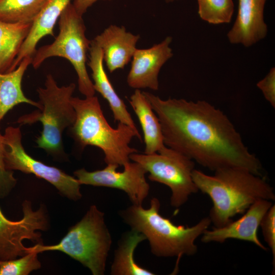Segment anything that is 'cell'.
I'll use <instances>...</instances> for the list:
<instances>
[{"label":"cell","mask_w":275,"mask_h":275,"mask_svg":"<svg viewBox=\"0 0 275 275\" xmlns=\"http://www.w3.org/2000/svg\"><path fill=\"white\" fill-rule=\"evenodd\" d=\"M143 92L159 119L166 146L213 171L239 167L261 176L260 161L221 110L205 100H164Z\"/></svg>","instance_id":"cell-1"},{"label":"cell","mask_w":275,"mask_h":275,"mask_svg":"<svg viewBox=\"0 0 275 275\" xmlns=\"http://www.w3.org/2000/svg\"><path fill=\"white\" fill-rule=\"evenodd\" d=\"M214 172L209 175L194 169L192 177L198 190L212 202L209 217L215 227L227 225L258 200H275L273 187L261 176L239 167L222 168Z\"/></svg>","instance_id":"cell-2"},{"label":"cell","mask_w":275,"mask_h":275,"mask_svg":"<svg viewBox=\"0 0 275 275\" xmlns=\"http://www.w3.org/2000/svg\"><path fill=\"white\" fill-rule=\"evenodd\" d=\"M160 202L153 198L148 208L132 205L120 215L132 230L143 234L149 242L151 253L158 257L179 258L197 253L196 240L211 224L209 217L191 227L176 226L159 213Z\"/></svg>","instance_id":"cell-3"},{"label":"cell","mask_w":275,"mask_h":275,"mask_svg":"<svg viewBox=\"0 0 275 275\" xmlns=\"http://www.w3.org/2000/svg\"><path fill=\"white\" fill-rule=\"evenodd\" d=\"M71 102L76 113L71 131L80 146L99 148L104 153L107 164L119 166L129 161L130 154L138 152L129 146L134 137L141 140L138 130L120 122L116 128H113L104 117L96 96L85 99L72 97Z\"/></svg>","instance_id":"cell-4"},{"label":"cell","mask_w":275,"mask_h":275,"mask_svg":"<svg viewBox=\"0 0 275 275\" xmlns=\"http://www.w3.org/2000/svg\"><path fill=\"white\" fill-rule=\"evenodd\" d=\"M112 245V237L104 221V214L94 205L81 219L69 230L54 245L36 244L28 252L64 253L88 268L93 275H103Z\"/></svg>","instance_id":"cell-5"},{"label":"cell","mask_w":275,"mask_h":275,"mask_svg":"<svg viewBox=\"0 0 275 275\" xmlns=\"http://www.w3.org/2000/svg\"><path fill=\"white\" fill-rule=\"evenodd\" d=\"M75 89L74 83L59 87L52 75L48 74L44 87L37 89L39 108L18 120L21 124L42 123L43 130L36 143L39 148L51 154H57L62 151L63 131L75 121L76 113L71 102Z\"/></svg>","instance_id":"cell-6"},{"label":"cell","mask_w":275,"mask_h":275,"mask_svg":"<svg viewBox=\"0 0 275 275\" xmlns=\"http://www.w3.org/2000/svg\"><path fill=\"white\" fill-rule=\"evenodd\" d=\"M59 33L54 41L37 49L31 64L38 68L47 59L53 57L65 58L73 66L78 77L79 92L85 97L94 96L95 91L86 68L87 55L91 40L86 35L82 16L70 3L59 18Z\"/></svg>","instance_id":"cell-7"},{"label":"cell","mask_w":275,"mask_h":275,"mask_svg":"<svg viewBox=\"0 0 275 275\" xmlns=\"http://www.w3.org/2000/svg\"><path fill=\"white\" fill-rule=\"evenodd\" d=\"M129 158L149 173L151 181L170 188V204L175 208L184 205L190 196L198 191L192 177L195 161L171 148L165 146L158 152L150 154L132 153Z\"/></svg>","instance_id":"cell-8"},{"label":"cell","mask_w":275,"mask_h":275,"mask_svg":"<svg viewBox=\"0 0 275 275\" xmlns=\"http://www.w3.org/2000/svg\"><path fill=\"white\" fill-rule=\"evenodd\" d=\"M3 137L4 161L8 170H18L42 178L70 200L76 201L81 198L80 184L76 178L60 169L35 159L25 152L22 145V135L19 127H8Z\"/></svg>","instance_id":"cell-9"},{"label":"cell","mask_w":275,"mask_h":275,"mask_svg":"<svg viewBox=\"0 0 275 275\" xmlns=\"http://www.w3.org/2000/svg\"><path fill=\"white\" fill-rule=\"evenodd\" d=\"M22 205L23 217L16 221L8 219L0 209V261L16 259L29 253L28 248L22 243L24 239L42 244L41 234L38 230L47 229L44 208L41 206L33 211L31 202L28 200Z\"/></svg>","instance_id":"cell-10"},{"label":"cell","mask_w":275,"mask_h":275,"mask_svg":"<svg viewBox=\"0 0 275 275\" xmlns=\"http://www.w3.org/2000/svg\"><path fill=\"white\" fill-rule=\"evenodd\" d=\"M119 166L107 164L103 169L93 172L81 169L74 172L81 184L103 186L124 191L133 205H142L148 196L150 186L147 182L146 170L139 163L128 161L122 172L117 171Z\"/></svg>","instance_id":"cell-11"},{"label":"cell","mask_w":275,"mask_h":275,"mask_svg":"<svg viewBox=\"0 0 275 275\" xmlns=\"http://www.w3.org/2000/svg\"><path fill=\"white\" fill-rule=\"evenodd\" d=\"M172 40V37L167 36L149 48H136L131 59L127 77V82L130 87L135 90L158 89L160 70L173 56L170 47Z\"/></svg>","instance_id":"cell-12"},{"label":"cell","mask_w":275,"mask_h":275,"mask_svg":"<svg viewBox=\"0 0 275 275\" xmlns=\"http://www.w3.org/2000/svg\"><path fill=\"white\" fill-rule=\"evenodd\" d=\"M272 205L271 201H256L237 220L231 221L221 227L205 230L201 235V241L204 243H224L228 239H236L251 242L266 251L267 248L259 239L257 233L262 219Z\"/></svg>","instance_id":"cell-13"},{"label":"cell","mask_w":275,"mask_h":275,"mask_svg":"<svg viewBox=\"0 0 275 275\" xmlns=\"http://www.w3.org/2000/svg\"><path fill=\"white\" fill-rule=\"evenodd\" d=\"M267 0H238L234 23L227 34L230 43L249 47L265 38L268 32L264 12Z\"/></svg>","instance_id":"cell-14"},{"label":"cell","mask_w":275,"mask_h":275,"mask_svg":"<svg viewBox=\"0 0 275 275\" xmlns=\"http://www.w3.org/2000/svg\"><path fill=\"white\" fill-rule=\"evenodd\" d=\"M140 38L139 35L127 31L124 26L112 24L93 40L102 50L108 70L113 73L123 69L131 60Z\"/></svg>","instance_id":"cell-15"},{"label":"cell","mask_w":275,"mask_h":275,"mask_svg":"<svg viewBox=\"0 0 275 275\" xmlns=\"http://www.w3.org/2000/svg\"><path fill=\"white\" fill-rule=\"evenodd\" d=\"M89 52L88 65L92 71L95 91L99 93L107 101L115 122L126 124L138 130L126 105L116 93L106 74L103 66L102 50L93 39L91 40Z\"/></svg>","instance_id":"cell-16"},{"label":"cell","mask_w":275,"mask_h":275,"mask_svg":"<svg viewBox=\"0 0 275 275\" xmlns=\"http://www.w3.org/2000/svg\"><path fill=\"white\" fill-rule=\"evenodd\" d=\"M71 0H48L33 22L13 65L15 69L25 58H33L36 46L46 36H54L53 28L65 8Z\"/></svg>","instance_id":"cell-17"},{"label":"cell","mask_w":275,"mask_h":275,"mask_svg":"<svg viewBox=\"0 0 275 275\" xmlns=\"http://www.w3.org/2000/svg\"><path fill=\"white\" fill-rule=\"evenodd\" d=\"M129 102L143 130L145 144V154L158 152L166 145L159 119L141 90L136 89Z\"/></svg>","instance_id":"cell-18"},{"label":"cell","mask_w":275,"mask_h":275,"mask_svg":"<svg viewBox=\"0 0 275 275\" xmlns=\"http://www.w3.org/2000/svg\"><path fill=\"white\" fill-rule=\"evenodd\" d=\"M32 61L31 57L25 58L13 71L0 72V123L8 111L19 103H28L39 108L38 102L24 95L21 87L23 76Z\"/></svg>","instance_id":"cell-19"},{"label":"cell","mask_w":275,"mask_h":275,"mask_svg":"<svg viewBox=\"0 0 275 275\" xmlns=\"http://www.w3.org/2000/svg\"><path fill=\"white\" fill-rule=\"evenodd\" d=\"M32 22L10 23L0 20V72L14 70L13 65Z\"/></svg>","instance_id":"cell-20"},{"label":"cell","mask_w":275,"mask_h":275,"mask_svg":"<svg viewBox=\"0 0 275 275\" xmlns=\"http://www.w3.org/2000/svg\"><path fill=\"white\" fill-rule=\"evenodd\" d=\"M146 240L142 233L131 230L120 240L115 252L111 266L113 275H153L154 273L140 266L134 259V251L138 244Z\"/></svg>","instance_id":"cell-21"},{"label":"cell","mask_w":275,"mask_h":275,"mask_svg":"<svg viewBox=\"0 0 275 275\" xmlns=\"http://www.w3.org/2000/svg\"><path fill=\"white\" fill-rule=\"evenodd\" d=\"M48 0H0V20L33 22Z\"/></svg>","instance_id":"cell-22"},{"label":"cell","mask_w":275,"mask_h":275,"mask_svg":"<svg viewBox=\"0 0 275 275\" xmlns=\"http://www.w3.org/2000/svg\"><path fill=\"white\" fill-rule=\"evenodd\" d=\"M201 19L210 24L229 23L234 13L233 0H197Z\"/></svg>","instance_id":"cell-23"},{"label":"cell","mask_w":275,"mask_h":275,"mask_svg":"<svg viewBox=\"0 0 275 275\" xmlns=\"http://www.w3.org/2000/svg\"><path fill=\"white\" fill-rule=\"evenodd\" d=\"M38 253L30 252L19 259L0 261V275H28L41 267Z\"/></svg>","instance_id":"cell-24"},{"label":"cell","mask_w":275,"mask_h":275,"mask_svg":"<svg viewBox=\"0 0 275 275\" xmlns=\"http://www.w3.org/2000/svg\"><path fill=\"white\" fill-rule=\"evenodd\" d=\"M260 226L265 241L272 254V264L275 266V205L272 204L264 215Z\"/></svg>","instance_id":"cell-25"},{"label":"cell","mask_w":275,"mask_h":275,"mask_svg":"<svg viewBox=\"0 0 275 275\" xmlns=\"http://www.w3.org/2000/svg\"><path fill=\"white\" fill-rule=\"evenodd\" d=\"M3 135L0 133V198L6 197L14 187L16 179L13 172L8 170L4 161V144Z\"/></svg>","instance_id":"cell-26"},{"label":"cell","mask_w":275,"mask_h":275,"mask_svg":"<svg viewBox=\"0 0 275 275\" xmlns=\"http://www.w3.org/2000/svg\"><path fill=\"white\" fill-rule=\"evenodd\" d=\"M265 99L275 107V68L272 67L266 75L256 84Z\"/></svg>","instance_id":"cell-27"},{"label":"cell","mask_w":275,"mask_h":275,"mask_svg":"<svg viewBox=\"0 0 275 275\" xmlns=\"http://www.w3.org/2000/svg\"><path fill=\"white\" fill-rule=\"evenodd\" d=\"M98 1L99 0H74L72 4L76 11L80 15L83 16V15L87 12L88 9Z\"/></svg>","instance_id":"cell-28"},{"label":"cell","mask_w":275,"mask_h":275,"mask_svg":"<svg viewBox=\"0 0 275 275\" xmlns=\"http://www.w3.org/2000/svg\"><path fill=\"white\" fill-rule=\"evenodd\" d=\"M177 1H179V0H165V2L167 3H172L173 2Z\"/></svg>","instance_id":"cell-29"}]
</instances>
